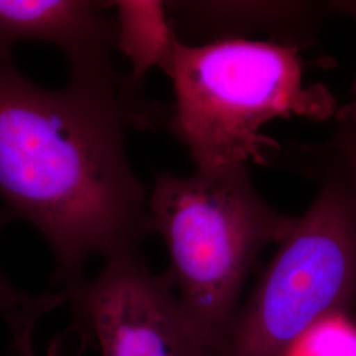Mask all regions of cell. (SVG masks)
<instances>
[{
	"label": "cell",
	"instance_id": "11",
	"mask_svg": "<svg viewBox=\"0 0 356 356\" xmlns=\"http://www.w3.org/2000/svg\"><path fill=\"white\" fill-rule=\"evenodd\" d=\"M338 13H339V15L351 16L356 20V1H338ZM355 86L356 79L354 88Z\"/></svg>",
	"mask_w": 356,
	"mask_h": 356
},
{
	"label": "cell",
	"instance_id": "8",
	"mask_svg": "<svg viewBox=\"0 0 356 356\" xmlns=\"http://www.w3.org/2000/svg\"><path fill=\"white\" fill-rule=\"evenodd\" d=\"M114 8L115 48L131 63V81L140 85L154 67L165 72L176 35L161 0H118Z\"/></svg>",
	"mask_w": 356,
	"mask_h": 356
},
{
	"label": "cell",
	"instance_id": "1",
	"mask_svg": "<svg viewBox=\"0 0 356 356\" xmlns=\"http://www.w3.org/2000/svg\"><path fill=\"white\" fill-rule=\"evenodd\" d=\"M122 76H70L47 89L0 60V197L51 247L65 292L90 259L140 252L153 234L144 185L128 160L129 127L153 111Z\"/></svg>",
	"mask_w": 356,
	"mask_h": 356
},
{
	"label": "cell",
	"instance_id": "12",
	"mask_svg": "<svg viewBox=\"0 0 356 356\" xmlns=\"http://www.w3.org/2000/svg\"><path fill=\"white\" fill-rule=\"evenodd\" d=\"M17 347L22 353V356H36V350L33 344V338H26L20 342H17Z\"/></svg>",
	"mask_w": 356,
	"mask_h": 356
},
{
	"label": "cell",
	"instance_id": "14",
	"mask_svg": "<svg viewBox=\"0 0 356 356\" xmlns=\"http://www.w3.org/2000/svg\"><path fill=\"white\" fill-rule=\"evenodd\" d=\"M351 92H353V95H354V99H353L351 102L347 103L346 106H343L344 108H355L356 107V86L353 89Z\"/></svg>",
	"mask_w": 356,
	"mask_h": 356
},
{
	"label": "cell",
	"instance_id": "6",
	"mask_svg": "<svg viewBox=\"0 0 356 356\" xmlns=\"http://www.w3.org/2000/svg\"><path fill=\"white\" fill-rule=\"evenodd\" d=\"M108 8L111 1L0 0V60L20 42L40 41L64 53L70 76H119Z\"/></svg>",
	"mask_w": 356,
	"mask_h": 356
},
{
	"label": "cell",
	"instance_id": "5",
	"mask_svg": "<svg viewBox=\"0 0 356 356\" xmlns=\"http://www.w3.org/2000/svg\"><path fill=\"white\" fill-rule=\"evenodd\" d=\"M66 294L102 356H223L182 305L168 272H152L141 252L106 260L97 277Z\"/></svg>",
	"mask_w": 356,
	"mask_h": 356
},
{
	"label": "cell",
	"instance_id": "9",
	"mask_svg": "<svg viewBox=\"0 0 356 356\" xmlns=\"http://www.w3.org/2000/svg\"><path fill=\"white\" fill-rule=\"evenodd\" d=\"M330 136L314 144H281L272 159L280 160L306 176L332 175L343 179L356 194V107H339Z\"/></svg>",
	"mask_w": 356,
	"mask_h": 356
},
{
	"label": "cell",
	"instance_id": "4",
	"mask_svg": "<svg viewBox=\"0 0 356 356\" xmlns=\"http://www.w3.org/2000/svg\"><path fill=\"white\" fill-rule=\"evenodd\" d=\"M318 191L231 323L223 356H282L325 319L356 307V194L337 176Z\"/></svg>",
	"mask_w": 356,
	"mask_h": 356
},
{
	"label": "cell",
	"instance_id": "2",
	"mask_svg": "<svg viewBox=\"0 0 356 356\" xmlns=\"http://www.w3.org/2000/svg\"><path fill=\"white\" fill-rule=\"evenodd\" d=\"M170 132L195 168L270 164L280 151L263 127L279 118L325 122L339 107L323 83H306L298 48L251 38L189 45L176 40Z\"/></svg>",
	"mask_w": 356,
	"mask_h": 356
},
{
	"label": "cell",
	"instance_id": "3",
	"mask_svg": "<svg viewBox=\"0 0 356 356\" xmlns=\"http://www.w3.org/2000/svg\"><path fill=\"white\" fill-rule=\"evenodd\" d=\"M148 213L152 232L165 244L178 298L223 353L254 263L291 234L297 216L268 202L247 164L157 173Z\"/></svg>",
	"mask_w": 356,
	"mask_h": 356
},
{
	"label": "cell",
	"instance_id": "10",
	"mask_svg": "<svg viewBox=\"0 0 356 356\" xmlns=\"http://www.w3.org/2000/svg\"><path fill=\"white\" fill-rule=\"evenodd\" d=\"M13 218L0 211V232ZM67 302V294H31L11 284L0 269V317L6 322L13 339L35 335L38 322L54 309Z\"/></svg>",
	"mask_w": 356,
	"mask_h": 356
},
{
	"label": "cell",
	"instance_id": "13",
	"mask_svg": "<svg viewBox=\"0 0 356 356\" xmlns=\"http://www.w3.org/2000/svg\"><path fill=\"white\" fill-rule=\"evenodd\" d=\"M0 356H22V353H20V350H19L16 343L11 342V346L7 348V351Z\"/></svg>",
	"mask_w": 356,
	"mask_h": 356
},
{
	"label": "cell",
	"instance_id": "7",
	"mask_svg": "<svg viewBox=\"0 0 356 356\" xmlns=\"http://www.w3.org/2000/svg\"><path fill=\"white\" fill-rule=\"evenodd\" d=\"M176 38L189 45L269 33L298 48L314 28L338 15L337 1H165Z\"/></svg>",
	"mask_w": 356,
	"mask_h": 356
}]
</instances>
